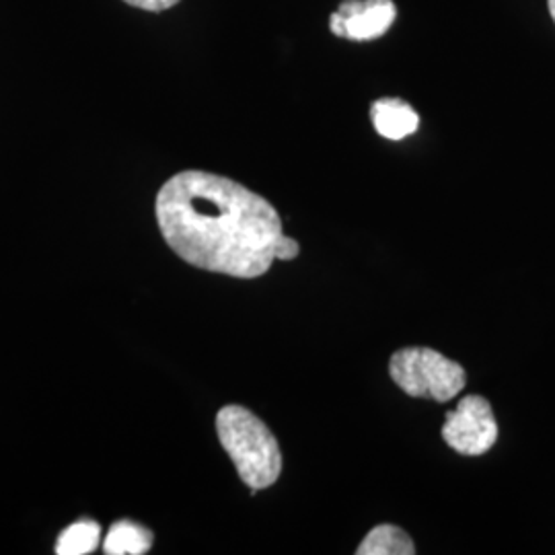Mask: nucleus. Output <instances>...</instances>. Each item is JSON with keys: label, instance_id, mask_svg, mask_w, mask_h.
<instances>
[{"label": "nucleus", "instance_id": "nucleus-1", "mask_svg": "<svg viewBox=\"0 0 555 555\" xmlns=\"http://www.w3.org/2000/svg\"><path fill=\"white\" fill-rule=\"evenodd\" d=\"M163 238L190 266L227 276H263L274 261L282 219L245 185L206 171H183L157 196Z\"/></svg>", "mask_w": 555, "mask_h": 555}, {"label": "nucleus", "instance_id": "nucleus-2", "mask_svg": "<svg viewBox=\"0 0 555 555\" xmlns=\"http://www.w3.org/2000/svg\"><path fill=\"white\" fill-rule=\"evenodd\" d=\"M220 444L251 494L274 486L282 474V453L270 428L241 405H227L217 416Z\"/></svg>", "mask_w": 555, "mask_h": 555}, {"label": "nucleus", "instance_id": "nucleus-3", "mask_svg": "<svg viewBox=\"0 0 555 555\" xmlns=\"http://www.w3.org/2000/svg\"><path fill=\"white\" fill-rule=\"evenodd\" d=\"M389 373L397 387L410 397H426L438 403L455 399L467 383V375L455 360L430 348H403L391 357Z\"/></svg>", "mask_w": 555, "mask_h": 555}, {"label": "nucleus", "instance_id": "nucleus-4", "mask_svg": "<svg viewBox=\"0 0 555 555\" xmlns=\"http://www.w3.org/2000/svg\"><path fill=\"white\" fill-rule=\"evenodd\" d=\"M444 442L461 455L488 453L498 440V424L486 397H463L456 410L447 414L442 426Z\"/></svg>", "mask_w": 555, "mask_h": 555}, {"label": "nucleus", "instance_id": "nucleus-5", "mask_svg": "<svg viewBox=\"0 0 555 555\" xmlns=\"http://www.w3.org/2000/svg\"><path fill=\"white\" fill-rule=\"evenodd\" d=\"M396 20L393 0H344L330 17V29L337 38L371 41L385 36Z\"/></svg>", "mask_w": 555, "mask_h": 555}, {"label": "nucleus", "instance_id": "nucleus-6", "mask_svg": "<svg viewBox=\"0 0 555 555\" xmlns=\"http://www.w3.org/2000/svg\"><path fill=\"white\" fill-rule=\"evenodd\" d=\"M375 130L383 139L401 140L414 134L420 126V116L405 101L378 100L371 107Z\"/></svg>", "mask_w": 555, "mask_h": 555}, {"label": "nucleus", "instance_id": "nucleus-7", "mask_svg": "<svg viewBox=\"0 0 555 555\" xmlns=\"http://www.w3.org/2000/svg\"><path fill=\"white\" fill-rule=\"evenodd\" d=\"M153 545V533L132 520H119L105 537L103 552L107 555H142Z\"/></svg>", "mask_w": 555, "mask_h": 555}, {"label": "nucleus", "instance_id": "nucleus-8", "mask_svg": "<svg viewBox=\"0 0 555 555\" xmlns=\"http://www.w3.org/2000/svg\"><path fill=\"white\" fill-rule=\"evenodd\" d=\"M358 555H412L416 554L414 541L410 535L393 527V525H380L375 527L357 550Z\"/></svg>", "mask_w": 555, "mask_h": 555}, {"label": "nucleus", "instance_id": "nucleus-9", "mask_svg": "<svg viewBox=\"0 0 555 555\" xmlns=\"http://www.w3.org/2000/svg\"><path fill=\"white\" fill-rule=\"evenodd\" d=\"M101 529L95 520H79L64 529L56 541L59 555H87L98 550L100 545Z\"/></svg>", "mask_w": 555, "mask_h": 555}, {"label": "nucleus", "instance_id": "nucleus-10", "mask_svg": "<svg viewBox=\"0 0 555 555\" xmlns=\"http://www.w3.org/2000/svg\"><path fill=\"white\" fill-rule=\"evenodd\" d=\"M300 251L297 241L295 238L286 237V235H280L274 245V259H282V261H291L295 259Z\"/></svg>", "mask_w": 555, "mask_h": 555}, {"label": "nucleus", "instance_id": "nucleus-11", "mask_svg": "<svg viewBox=\"0 0 555 555\" xmlns=\"http://www.w3.org/2000/svg\"><path fill=\"white\" fill-rule=\"evenodd\" d=\"M126 4L130 7H137L142 11H151V13H160V11H167L171 7H176L179 0H124Z\"/></svg>", "mask_w": 555, "mask_h": 555}, {"label": "nucleus", "instance_id": "nucleus-12", "mask_svg": "<svg viewBox=\"0 0 555 555\" xmlns=\"http://www.w3.org/2000/svg\"><path fill=\"white\" fill-rule=\"evenodd\" d=\"M550 2V13H552V17L555 21V0H547Z\"/></svg>", "mask_w": 555, "mask_h": 555}]
</instances>
